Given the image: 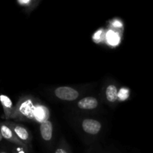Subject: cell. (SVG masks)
<instances>
[{"label": "cell", "mask_w": 153, "mask_h": 153, "mask_svg": "<svg viewBox=\"0 0 153 153\" xmlns=\"http://www.w3.org/2000/svg\"><path fill=\"white\" fill-rule=\"evenodd\" d=\"M0 102H1V105L4 108V111L6 117H9L10 115L11 114V111L13 109V104H12L11 100L7 96L1 94L0 95Z\"/></svg>", "instance_id": "obj_8"}, {"label": "cell", "mask_w": 153, "mask_h": 153, "mask_svg": "<svg viewBox=\"0 0 153 153\" xmlns=\"http://www.w3.org/2000/svg\"><path fill=\"white\" fill-rule=\"evenodd\" d=\"M34 109L35 108L34 107L31 100H26L25 102H22L18 107L19 113L28 118L34 117Z\"/></svg>", "instance_id": "obj_3"}, {"label": "cell", "mask_w": 153, "mask_h": 153, "mask_svg": "<svg viewBox=\"0 0 153 153\" xmlns=\"http://www.w3.org/2000/svg\"><path fill=\"white\" fill-rule=\"evenodd\" d=\"M0 153H7V152H1Z\"/></svg>", "instance_id": "obj_16"}, {"label": "cell", "mask_w": 153, "mask_h": 153, "mask_svg": "<svg viewBox=\"0 0 153 153\" xmlns=\"http://www.w3.org/2000/svg\"><path fill=\"white\" fill-rule=\"evenodd\" d=\"M0 132H1L3 138L13 142L17 141L16 134H14L13 130L8 126H6L5 124H1L0 125Z\"/></svg>", "instance_id": "obj_7"}, {"label": "cell", "mask_w": 153, "mask_h": 153, "mask_svg": "<svg viewBox=\"0 0 153 153\" xmlns=\"http://www.w3.org/2000/svg\"><path fill=\"white\" fill-rule=\"evenodd\" d=\"M119 97L121 100H125L128 97V91L126 89H122L119 93Z\"/></svg>", "instance_id": "obj_12"}, {"label": "cell", "mask_w": 153, "mask_h": 153, "mask_svg": "<svg viewBox=\"0 0 153 153\" xmlns=\"http://www.w3.org/2000/svg\"><path fill=\"white\" fill-rule=\"evenodd\" d=\"M98 105V101L97 99L94 98V97H86L78 102V106L82 109H87V110H90V109H94L97 107Z\"/></svg>", "instance_id": "obj_4"}, {"label": "cell", "mask_w": 153, "mask_h": 153, "mask_svg": "<svg viewBox=\"0 0 153 153\" xmlns=\"http://www.w3.org/2000/svg\"><path fill=\"white\" fill-rule=\"evenodd\" d=\"M55 153H66V152L62 149H58L56 150V152H55Z\"/></svg>", "instance_id": "obj_14"}, {"label": "cell", "mask_w": 153, "mask_h": 153, "mask_svg": "<svg viewBox=\"0 0 153 153\" xmlns=\"http://www.w3.org/2000/svg\"><path fill=\"white\" fill-rule=\"evenodd\" d=\"M108 40V43L111 45H117L118 44V43L120 42V37L117 33H115L114 31H108L107 35Z\"/></svg>", "instance_id": "obj_11"}, {"label": "cell", "mask_w": 153, "mask_h": 153, "mask_svg": "<svg viewBox=\"0 0 153 153\" xmlns=\"http://www.w3.org/2000/svg\"><path fill=\"white\" fill-rule=\"evenodd\" d=\"M40 134L45 140H50L52 137V125L49 120L42 123L40 125Z\"/></svg>", "instance_id": "obj_6"}, {"label": "cell", "mask_w": 153, "mask_h": 153, "mask_svg": "<svg viewBox=\"0 0 153 153\" xmlns=\"http://www.w3.org/2000/svg\"><path fill=\"white\" fill-rule=\"evenodd\" d=\"M82 128L88 134H97L101 129V124L95 120L86 119L82 123Z\"/></svg>", "instance_id": "obj_2"}, {"label": "cell", "mask_w": 153, "mask_h": 153, "mask_svg": "<svg viewBox=\"0 0 153 153\" xmlns=\"http://www.w3.org/2000/svg\"><path fill=\"white\" fill-rule=\"evenodd\" d=\"M10 128H13V131L17 137L22 140H26L28 139V133L27 130L25 129L24 127L21 126H10Z\"/></svg>", "instance_id": "obj_9"}, {"label": "cell", "mask_w": 153, "mask_h": 153, "mask_svg": "<svg viewBox=\"0 0 153 153\" xmlns=\"http://www.w3.org/2000/svg\"><path fill=\"white\" fill-rule=\"evenodd\" d=\"M114 26H121V22L119 21H116V22H114Z\"/></svg>", "instance_id": "obj_13"}, {"label": "cell", "mask_w": 153, "mask_h": 153, "mask_svg": "<svg viewBox=\"0 0 153 153\" xmlns=\"http://www.w3.org/2000/svg\"><path fill=\"white\" fill-rule=\"evenodd\" d=\"M34 117L37 120V121H39V122L42 123L45 122V121H47V120L49 119V110L46 107H44V106H37L35 109H34Z\"/></svg>", "instance_id": "obj_5"}, {"label": "cell", "mask_w": 153, "mask_h": 153, "mask_svg": "<svg viewBox=\"0 0 153 153\" xmlns=\"http://www.w3.org/2000/svg\"><path fill=\"white\" fill-rule=\"evenodd\" d=\"M106 98L109 102H115L118 98V92L116 87L113 85H109L106 89Z\"/></svg>", "instance_id": "obj_10"}, {"label": "cell", "mask_w": 153, "mask_h": 153, "mask_svg": "<svg viewBox=\"0 0 153 153\" xmlns=\"http://www.w3.org/2000/svg\"><path fill=\"white\" fill-rule=\"evenodd\" d=\"M1 139H2V136H1V132H0V140H1Z\"/></svg>", "instance_id": "obj_15"}, {"label": "cell", "mask_w": 153, "mask_h": 153, "mask_svg": "<svg viewBox=\"0 0 153 153\" xmlns=\"http://www.w3.org/2000/svg\"><path fill=\"white\" fill-rule=\"evenodd\" d=\"M55 94L58 98L66 101H73L79 97V93L76 90L69 87H60L55 91Z\"/></svg>", "instance_id": "obj_1"}]
</instances>
